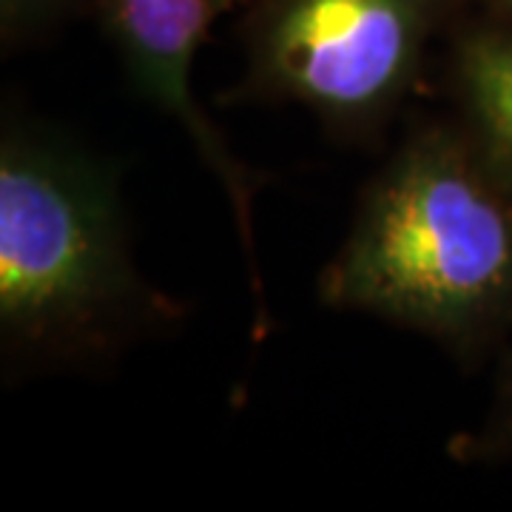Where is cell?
<instances>
[{"instance_id": "cell-2", "label": "cell", "mask_w": 512, "mask_h": 512, "mask_svg": "<svg viewBox=\"0 0 512 512\" xmlns=\"http://www.w3.org/2000/svg\"><path fill=\"white\" fill-rule=\"evenodd\" d=\"M126 288L123 231L103 174L49 140L0 151V325L43 345L77 336Z\"/></svg>"}, {"instance_id": "cell-5", "label": "cell", "mask_w": 512, "mask_h": 512, "mask_svg": "<svg viewBox=\"0 0 512 512\" xmlns=\"http://www.w3.org/2000/svg\"><path fill=\"white\" fill-rule=\"evenodd\" d=\"M458 77L490 160L512 183V32L478 29L464 37Z\"/></svg>"}, {"instance_id": "cell-3", "label": "cell", "mask_w": 512, "mask_h": 512, "mask_svg": "<svg viewBox=\"0 0 512 512\" xmlns=\"http://www.w3.org/2000/svg\"><path fill=\"white\" fill-rule=\"evenodd\" d=\"M441 0H256L254 46L288 97L362 117L402 92Z\"/></svg>"}, {"instance_id": "cell-1", "label": "cell", "mask_w": 512, "mask_h": 512, "mask_svg": "<svg viewBox=\"0 0 512 512\" xmlns=\"http://www.w3.org/2000/svg\"><path fill=\"white\" fill-rule=\"evenodd\" d=\"M333 305L470 339L512 302V188L447 131L404 148L325 274Z\"/></svg>"}, {"instance_id": "cell-6", "label": "cell", "mask_w": 512, "mask_h": 512, "mask_svg": "<svg viewBox=\"0 0 512 512\" xmlns=\"http://www.w3.org/2000/svg\"><path fill=\"white\" fill-rule=\"evenodd\" d=\"M89 3L94 0H0L3 37L12 40V37L35 35L37 29H46Z\"/></svg>"}, {"instance_id": "cell-4", "label": "cell", "mask_w": 512, "mask_h": 512, "mask_svg": "<svg viewBox=\"0 0 512 512\" xmlns=\"http://www.w3.org/2000/svg\"><path fill=\"white\" fill-rule=\"evenodd\" d=\"M239 0H94L111 40L131 66L137 83L168 114H174L188 137L197 143L205 163L222 180L228 200L234 202L242 225L245 254L254 256L251 217H248V177L242 165L225 151L220 134L208 123L191 92V63L211 32V26L228 15ZM254 262V259H251Z\"/></svg>"}, {"instance_id": "cell-7", "label": "cell", "mask_w": 512, "mask_h": 512, "mask_svg": "<svg viewBox=\"0 0 512 512\" xmlns=\"http://www.w3.org/2000/svg\"><path fill=\"white\" fill-rule=\"evenodd\" d=\"M490 3H493V6H498L501 12H507V15L512 18V0H490Z\"/></svg>"}]
</instances>
